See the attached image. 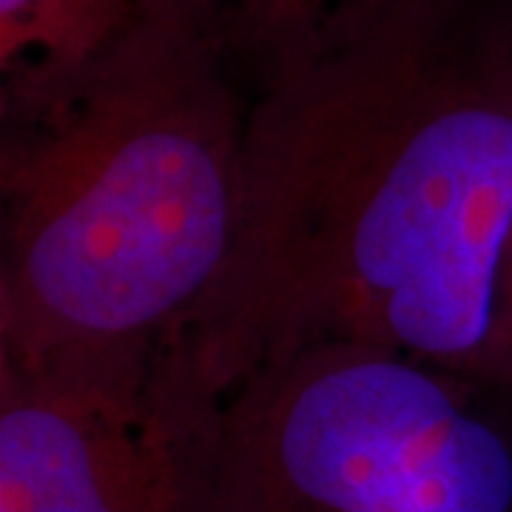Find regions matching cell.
I'll return each instance as SVG.
<instances>
[{"label":"cell","instance_id":"cell-1","mask_svg":"<svg viewBox=\"0 0 512 512\" xmlns=\"http://www.w3.org/2000/svg\"><path fill=\"white\" fill-rule=\"evenodd\" d=\"M512 239V0H382L259 72L231 254L174 367L214 404L328 342L493 379Z\"/></svg>","mask_w":512,"mask_h":512},{"label":"cell","instance_id":"cell-2","mask_svg":"<svg viewBox=\"0 0 512 512\" xmlns=\"http://www.w3.org/2000/svg\"><path fill=\"white\" fill-rule=\"evenodd\" d=\"M217 0H157L55 111L0 134V362L177 348L234 245L248 106Z\"/></svg>","mask_w":512,"mask_h":512},{"label":"cell","instance_id":"cell-3","mask_svg":"<svg viewBox=\"0 0 512 512\" xmlns=\"http://www.w3.org/2000/svg\"><path fill=\"white\" fill-rule=\"evenodd\" d=\"M194 512H512V390L376 345L285 353L211 407Z\"/></svg>","mask_w":512,"mask_h":512},{"label":"cell","instance_id":"cell-4","mask_svg":"<svg viewBox=\"0 0 512 512\" xmlns=\"http://www.w3.org/2000/svg\"><path fill=\"white\" fill-rule=\"evenodd\" d=\"M208 407L148 367L0 362V512H194Z\"/></svg>","mask_w":512,"mask_h":512},{"label":"cell","instance_id":"cell-5","mask_svg":"<svg viewBox=\"0 0 512 512\" xmlns=\"http://www.w3.org/2000/svg\"><path fill=\"white\" fill-rule=\"evenodd\" d=\"M157 0H0V120L18 126L86 86Z\"/></svg>","mask_w":512,"mask_h":512},{"label":"cell","instance_id":"cell-6","mask_svg":"<svg viewBox=\"0 0 512 512\" xmlns=\"http://www.w3.org/2000/svg\"><path fill=\"white\" fill-rule=\"evenodd\" d=\"M234 57L256 72L311 40L333 20L382 0H217Z\"/></svg>","mask_w":512,"mask_h":512},{"label":"cell","instance_id":"cell-7","mask_svg":"<svg viewBox=\"0 0 512 512\" xmlns=\"http://www.w3.org/2000/svg\"><path fill=\"white\" fill-rule=\"evenodd\" d=\"M493 365L495 382L512 390V239L510 248H507V256H504V268H501V285H498Z\"/></svg>","mask_w":512,"mask_h":512}]
</instances>
